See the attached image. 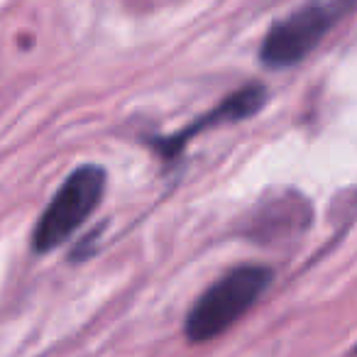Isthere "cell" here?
I'll return each instance as SVG.
<instances>
[{
  "label": "cell",
  "mask_w": 357,
  "mask_h": 357,
  "mask_svg": "<svg viewBox=\"0 0 357 357\" xmlns=\"http://www.w3.org/2000/svg\"><path fill=\"white\" fill-rule=\"evenodd\" d=\"M308 220H311V206L306 204V199L296 194H284L279 199L259 204V208L250 215L248 230L252 238L272 243L303 230Z\"/></svg>",
  "instance_id": "5b68a950"
},
{
  "label": "cell",
  "mask_w": 357,
  "mask_h": 357,
  "mask_svg": "<svg viewBox=\"0 0 357 357\" xmlns=\"http://www.w3.org/2000/svg\"><path fill=\"white\" fill-rule=\"evenodd\" d=\"M272 282V272L262 264H243L220 277L194 303L186 316V337L191 342L213 340L255 306Z\"/></svg>",
  "instance_id": "7a4b0ae2"
},
{
  "label": "cell",
  "mask_w": 357,
  "mask_h": 357,
  "mask_svg": "<svg viewBox=\"0 0 357 357\" xmlns=\"http://www.w3.org/2000/svg\"><path fill=\"white\" fill-rule=\"evenodd\" d=\"M105 172L96 164H84L69 174L32 233L35 252H52L64 245L103 201Z\"/></svg>",
  "instance_id": "3957f363"
},
{
  "label": "cell",
  "mask_w": 357,
  "mask_h": 357,
  "mask_svg": "<svg viewBox=\"0 0 357 357\" xmlns=\"http://www.w3.org/2000/svg\"><path fill=\"white\" fill-rule=\"evenodd\" d=\"M357 10V0H306L267 32L259 59L269 69H287L303 61L345 17Z\"/></svg>",
  "instance_id": "6da1fadb"
},
{
  "label": "cell",
  "mask_w": 357,
  "mask_h": 357,
  "mask_svg": "<svg viewBox=\"0 0 357 357\" xmlns=\"http://www.w3.org/2000/svg\"><path fill=\"white\" fill-rule=\"evenodd\" d=\"M264 100H267L264 86L248 84V86H243V89L235 91V93H230L228 98H225L220 105H215L213 110L201 115V118L196 120V123H191L189 128L178 130L176 135H172V137H167V139L164 137L157 139V142H152V144H154V149H157L159 157L174 159L181 154V149H184L196 135H201L204 130L218 128V125H228V123H238V120L252 118V115L264 105Z\"/></svg>",
  "instance_id": "277c9868"
}]
</instances>
